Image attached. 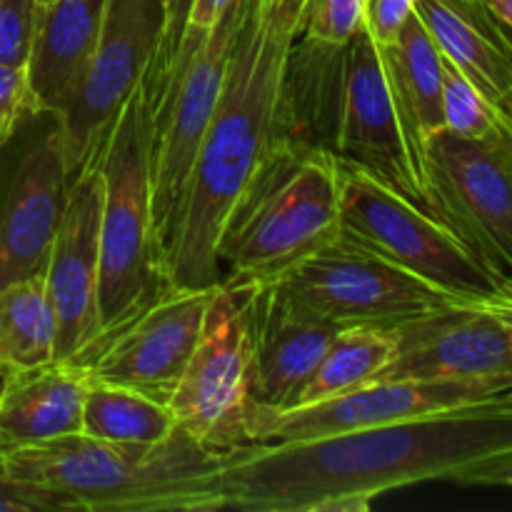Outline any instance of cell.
<instances>
[{
    "mask_svg": "<svg viewBox=\"0 0 512 512\" xmlns=\"http://www.w3.org/2000/svg\"><path fill=\"white\" fill-rule=\"evenodd\" d=\"M420 483L512 485V393L403 423L228 448L223 510L365 512Z\"/></svg>",
    "mask_w": 512,
    "mask_h": 512,
    "instance_id": "6da1fadb",
    "label": "cell"
},
{
    "mask_svg": "<svg viewBox=\"0 0 512 512\" xmlns=\"http://www.w3.org/2000/svg\"><path fill=\"white\" fill-rule=\"evenodd\" d=\"M305 13L308 0H245L223 88L163 250L165 285L210 288L223 278L225 223L265 160L293 138L288 73Z\"/></svg>",
    "mask_w": 512,
    "mask_h": 512,
    "instance_id": "7a4b0ae2",
    "label": "cell"
},
{
    "mask_svg": "<svg viewBox=\"0 0 512 512\" xmlns=\"http://www.w3.org/2000/svg\"><path fill=\"white\" fill-rule=\"evenodd\" d=\"M223 455L178 428L155 445L73 433L5 450L0 463L8 478L53 495L68 512H213L223 510Z\"/></svg>",
    "mask_w": 512,
    "mask_h": 512,
    "instance_id": "3957f363",
    "label": "cell"
},
{
    "mask_svg": "<svg viewBox=\"0 0 512 512\" xmlns=\"http://www.w3.org/2000/svg\"><path fill=\"white\" fill-rule=\"evenodd\" d=\"M340 233V160L285 138L238 200L218 243L225 278L263 285Z\"/></svg>",
    "mask_w": 512,
    "mask_h": 512,
    "instance_id": "277c9868",
    "label": "cell"
},
{
    "mask_svg": "<svg viewBox=\"0 0 512 512\" xmlns=\"http://www.w3.org/2000/svg\"><path fill=\"white\" fill-rule=\"evenodd\" d=\"M103 173L98 335L165 288L163 245L153 220L150 120L138 85L93 155Z\"/></svg>",
    "mask_w": 512,
    "mask_h": 512,
    "instance_id": "5b68a950",
    "label": "cell"
},
{
    "mask_svg": "<svg viewBox=\"0 0 512 512\" xmlns=\"http://www.w3.org/2000/svg\"><path fill=\"white\" fill-rule=\"evenodd\" d=\"M340 235L383 255L460 303H512L508 275L490 268L428 210L343 160Z\"/></svg>",
    "mask_w": 512,
    "mask_h": 512,
    "instance_id": "8992f818",
    "label": "cell"
},
{
    "mask_svg": "<svg viewBox=\"0 0 512 512\" xmlns=\"http://www.w3.org/2000/svg\"><path fill=\"white\" fill-rule=\"evenodd\" d=\"M270 285L298 313L335 328H395L430 310L460 303L340 233Z\"/></svg>",
    "mask_w": 512,
    "mask_h": 512,
    "instance_id": "52a82bcc",
    "label": "cell"
},
{
    "mask_svg": "<svg viewBox=\"0 0 512 512\" xmlns=\"http://www.w3.org/2000/svg\"><path fill=\"white\" fill-rule=\"evenodd\" d=\"M250 295L253 283H215L198 343L168 398L178 428L213 450L245 443L253 408Z\"/></svg>",
    "mask_w": 512,
    "mask_h": 512,
    "instance_id": "ba28073f",
    "label": "cell"
},
{
    "mask_svg": "<svg viewBox=\"0 0 512 512\" xmlns=\"http://www.w3.org/2000/svg\"><path fill=\"white\" fill-rule=\"evenodd\" d=\"M330 150L435 215L423 160L410 143L380 45L360 28L340 50Z\"/></svg>",
    "mask_w": 512,
    "mask_h": 512,
    "instance_id": "9c48e42d",
    "label": "cell"
},
{
    "mask_svg": "<svg viewBox=\"0 0 512 512\" xmlns=\"http://www.w3.org/2000/svg\"><path fill=\"white\" fill-rule=\"evenodd\" d=\"M70 183L63 118L40 108L0 145V288L43 273Z\"/></svg>",
    "mask_w": 512,
    "mask_h": 512,
    "instance_id": "30bf717a",
    "label": "cell"
},
{
    "mask_svg": "<svg viewBox=\"0 0 512 512\" xmlns=\"http://www.w3.org/2000/svg\"><path fill=\"white\" fill-rule=\"evenodd\" d=\"M435 218L490 268L512 270V135L470 140L438 130L423 150Z\"/></svg>",
    "mask_w": 512,
    "mask_h": 512,
    "instance_id": "8fae6325",
    "label": "cell"
},
{
    "mask_svg": "<svg viewBox=\"0 0 512 512\" xmlns=\"http://www.w3.org/2000/svg\"><path fill=\"white\" fill-rule=\"evenodd\" d=\"M165 0H108L93 55L58 110L65 130L70 175L93 160L125 100L148 73L163 35Z\"/></svg>",
    "mask_w": 512,
    "mask_h": 512,
    "instance_id": "7c38bea8",
    "label": "cell"
},
{
    "mask_svg": "<svg viewBox=\"0 0 512 512\" xmlns=\"http://www.w3.org/2000/svg\"><path fill=\"white\" fill-rule=\"evenodd\" d=\"M213 290L215 285H165L128 318L103 330L73 363L83 365L88 378L128 385L168 403L198 343Z\"/></svg>",
    "mask_w": 512,
    "mask_h": 512,
    "instance_id": "4fadbf2b",
    "label": "cell"
},
{
    "mask_svg": "<svg viewBox=\"0 0 512 512\" xmlns=\"http://www.w3.org/2000/svg\"><path fill=\"white\" fill-rule=\"evenodd\" d=\"M508 393H512V385L378 378L318 403L275 410L253 405L245 423V443L305 440L345 433V430L403 423L443 410L485 403Z\"/></svg>",
    "mask_w": 512,
    "mask_h": 512,
    "instance_id": "5bb4252c",
    "label": "cell"
},
{
    "mask_svg": "<svg viewBox=\"0 0 512 512\" xmlns=\"http://www.w3.org/2000/svg\"><path fill=\"white\" fill-rule=\"evenodd\" d=\"M390 330L380 378L512 385V303H450Z\"/></svg>",
    "mask_w": 512,
    "mask_h": 512,
    "instance_id": "9a60e30c",
    "label": "cell"
},
{
    "mask_svg": "<svg viewBox=\"0 0 512 512\" xmlns=\"http://www.w3.org/2000/svg\"><path fill=\"white\" fill-rule=\"evenodd\" d=\"M100 208L103 173L93 158L70 183L68 205L43 270L58 328L55 360H73L98 338Z\"/></svg>",
    "mask_w": 512,
    "mask_h": 512,
    "instance_id": "2e32d148",
    "label": "cell"
},
{
    "mask_svg": "<svg viewBox=\"0 0 512 512\" xmlns=\"http://www.w3.org/2000/svg\"><path fill=\"white\" fill-rule=\"evenodd\" d=\"M340 328L308 318L285 303L270 283L250 295L253 405L290 408Z\"/></svg>",
    "mask_w": 512,
    "mask_h": 512,
    "instance_id": "e0dca14e",
    "label": "cell"
},
{
    "mask_svg": "<svg viewBox=\"0 0 512 512\" xmlns=\"http://www.w3.org/2000/svg\"><path fill=\"white\" fill-rule=\"evenodd\" d=\"M85 385L88 375L73 360H50L5 375L0 385V453L80 433Z\"/></svg>",
    "mask_w": 512,
    "mask_h": 512,
    "instance_id": "ac0fdd59",
    "label": "cell"
},
{
    "mask_svg": "<svg viewBox=\"0 0 512 512\" xmlns=\"http://www.w3.org/2000/svg\"><path fill=\"white\" fill-rule=\"evenodd\" d=\"M415 15L448 63L512 115V43L473 0H415Z\"/></svg>",
    "mask_w": 512,
    "mask_h": 512,
    "instance_id": "d6986e66",
    "label": "cell"
},
{
    "mask_svg": "<svg viewBox=\"0 0 512 512\" xmlns=\"http://www.w3.org/2000/svg\"><path fill=\"white\" fill-rule=\"evenodd\" d=\"M108 0H50L38 5L28 73L40 108L60 110L78 85L100 38Z\"/></svg>",
    "mask_w": 512,
    "mask_h": 512,
    "instance_id": "ffe728a7",
    "label": "cell"
},
{
    "mask_svg": "<svg viewBox=\"0 0 512 512\" xmlns=\"http://www.w3.org/2000/svg\"><path fill=\"white\" fill-rule=\"evenodd\" d=\"M380 53L410 143L423 160L428 138L443 130V55L415 10L393 43L380 45Z\"/></svg>",
    "mask_w": 512,
    "mask_h": 512,
    "instance_id": "44dd1931",
    "label": "cell"
},
{
    "mask_svg": "<svg viewBox=\"0 0 512 512\" xmlns=\"http://www.w3.org/2000/svg\"><path fill=\"white\" fill-rule=\"evenodd\" d=\"M178 430L168 403L128 385L88 378L80 413V433L105 443L155 445Z\"/></svg>",
    "mask_w": 512,
    "mask_h": 512,
    "instance_id": "7402d4cb",
    "label": "cell"
},
{
    "mask_svg": "<svg viewBox=\"0 0 512 512\" xmlns=\"http://www.w3.org/2000/svg\"><path fill=\"white\" fill-rule=\"evenodd\" d=\"M55 333L43 273L0 288V378L55 360Z\"/></svg>",
    "mask_w": 512,
    "mask_h": 512,
    "instance_id": "603a6c76",
    "label": "cell"
},
{
    "mask_svg": "<svg viewBox=\"0 0 512 512\" xmlns=\"http://www.w3.org/2000/svg\"><path fill=\"white\" fill-rule=\"evenodd\" d=\"M393 353L395 338L390 328H375V325L340 328L293 405L318 403V400L360 388L370 380H378L393 360Z\"/></svg>",
    "mask_w": 512,
    "mask_h": 512,
    "instance_id": "cb8c5ba5",
    "label": "cell"
},
{
    "mask_svg": "<svg viewBox=\"0 0 512 512\" xmlns=\"http://www.w3.org/2000/svg\"><path fill=\"white\" fill-rule=\"evenodd\" d=\"M443 128L470 140L512 135V115L443 58Z\"/></svg>",
    "mask_w": 512,
    "mask_h": 512,
    "instance_id": "d4e9b609",
    "label": "cell"
},
{
    "mask_svg": "<svg viewBox=\"0 0 512 512\" xmlns=\"http://www.w3.org/2000/svg\"><path fill=\"white\" fill-rule=\"evenodd\" d=\"M363 8L365 0H308L303 38L340 48L363 28Z\"/></svg>",
    "mask_w": 512,
    "mask_h": 512,
    "instance_id": "484cf974",
    "label": "cell"
},
{
    "mask_svg": "<svg viewBox=\"0 0 512 512\" xmlns=\"http://www.w3.org/2000/svg\"><path fill=\"white\" fill-rule=\"evenodd\" d=\"M35 23L38 0H0V65H28Z\"/></svg>",
    "mask_w": 512,
    "mask_h": 512,
    "instance_id": "4316f807",
    "label": "cell"
},
{
    "mask_svg": "<svg viewBox=\"0 0 512 512\" xmlns=\"http://www.w3.org/2000/svg\"><path fill=\"white\" fill-rule=\"evenodd\" d=\"M40 105L25 68L0 65V145L25 123Z\"/></svg>",
    "mask_w": 512,
    "mask_h": 512,
    "instance_id": "83f0119b",
    "label": "cell"
},
{
    "mask_svg": "<svg viewBox=\"0 0 512 512\" xmlns=\"http://www.w3.org/2000/svg\"><path fill=\"white\" fill-rule=\"evenodd\" d=\"M190 0H165V20H163V35H160L158 50H155V58L150 63L148 73L143 78L145 95L153 93L155 88L163 80L165 70L173 63L175 53L180 48V40H183L185 33V20H188Z\"/></svg>",
    "mask_w": 512,
    "mask_h": 512,
    "instance_id": "f1b7e54d",
    "label": "cell"
},
{
    "mask_svg": "<svg viewBox=\"0 0 512 512\" xmlns=\"http://www.w3.org/2000/svg\"><path fill=\"white\" fill-rule=\"evenodd\" d=\"M415 10V0H365L363 28L378 45L393 43Z\"/></svg>",
    "mask_w": 512,
    "mask_h": 512,
    "instance_id": "f546056e",
    "label": "cell"
},
{
    "mask_svg": "<svg viewBox=\"0 0 512 512\" xmlns=\"http://www.w3.org/2000/svg\"><path fill=\"white\" fill-rule=\"evenodd\" d=\"M0 512H68L60 500L8 478L0 463Z\"/></svg>",
    "mask_w": 512,
    "mask_h": 512,
    "instance_id": "4dcf8cb0",
    "label": "cell"
},
{
    "mask_svg": "<svg viewBox=\"0 0 512 512\" xmlns=\"http://www.w3.org/2000/svg\"><path fill=\"white\" fill-rule=\"evenodd\" d=\"M240 0H190L188 20H185V35H205L215 28L220 18L228 15L230 8H235Z\"/></svg>",
    "mask_w": 512,
    "mask_h": 512,
    "instance_id": "1f68e13d",
    "label": "cell"
},
{
    "mask_svg": "<svg viewBox=\"0 0 512 512\" xmlns=\"http://www.w3.org/2000/svg\"><path fill=\"white\" fill-rule=\"evenodd\" d=\"M475 5H478L480 10H483L485 15H490V18L495 20V23L500 25L503 30L512 28V0H473Z\"/></svg>",
    "mask_w": 512,
    "mask_h": 512,
    "instance_id": "d6a6232c",
    "label": "cell"
},
{
    "mask_svg": "<svg viewBox=\"0 0 512 512\" xmlns=\"http://www.w3.org/2000/svg\"><path fill=\"white\" fill-rule=\"evenodd\" d=\"M43 3H50V0H38V5H43Z\"/></svg>",
    "mask_w": 512,
    "mask_h": 512,
    "instance_id": "836d02e7",
    "label": "cell"
}]
</instances>
